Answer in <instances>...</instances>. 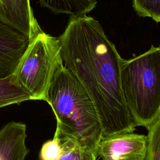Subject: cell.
I'll return each mask as SVG.
<instances>
[{
  "mask_svg": "<svg viewBox=\"0 0 160 160\" xmlns=\"http://www.w3.org/2000/svg\"><path fill=\"white\" fill-rule=\"evenodd\" d=\"M121 88L128 108L137 126L146 128L160 114V46L122 59Z\"/></svg>",
  "mask_w": 160,
  "mask_h": 160,
  "instance_id": "3957f363",
  "label": "cell"
},
{
  "mask_svg": "<svg viewBox=\"0 0 160 160\" xmlns=\"http://www.w3.org/2000/svg\"><path fill=\"white\" fill-rule=\"evenodd\" d=\"M0 19L29 38L41 29L30 0H0Z\"/></svg>",
  "mask_w": 160,
  "mask_h": 160,
  "instance_id": "52a82bcc",
  "label": "cell"
},
{
  "mask_svg": "<svg viewBox=\"0 0 160 160\" xmlns=\"http://www.w3.org/2000/svg\"><path fill=\"white\" fill-rule=\"evenodd\" d=\"M132 7L139 16L160 22V0H132Z\"/></svg>",
  "mask_w": 160,
  "mask_h": 160,
  "instance_id": "4fadbf2b",
  "label": "cell"
},
{
  "mask_svg": "<svg viewBox=\"0 0 160 160\" xmlns=\"http://www.w3.org/2000/svg\"><path fill=\"white\" fill-rule=\"evenodd\" d=\"M62 62L58 37L47 34L41 28L29 38V44L12 74L30 94L31 100L46 101L53 75Z\"/></svg>",
  "mask_w": 160,
  "mask_h": 160,
  "instance_id": "277c9868",
  "label": "cell"
},
{
  "mask_svg": "<svg viewBox=\"0 0 160 160\" xmlns=\"http://www.w3.org/2000/svg\"><path fill=\"white\" fill-rule=\"evenodd\" d=\"M29 42V37L0 19V79L14 73Z\"/></svg>",
  "mask_w": 160,
  "mask_h": 160,
  "instance_id": "8992f818",
  "label": "cell"
},
{
  "mask_svg": "<svg viewBox=\"0 0 160 160\" xmlns=\"http://www.w3.org/2000/svg\"><path fill=\"white\" fill-rule=\"evenodd\" d=\"M46 102L56 119L55 132L75 140L98 156L102 129L95 106L79 81L62 62L53 75Z\"/></svg>",
  "mask_w": 160,
  "mask_h": 160,
  "instance_id": "7a4b0ae2",
  "label": "cell"
},
{
  "mask_svg": "<svg viewBox=\"0 0 160 160\" xmlns=\"http://www.w3.org/2000/svg\"><path fill=\"white\" fill-rule=\"evenodd\" d=\"M62 148V154L58 160H96L97 154L75 140L54 133Z\"/></svg>",
  "mask_w": 160,
  "mask_h": 160,
  "instance_id": "8fae6325",
  "label": "cell"
},
{
  "mask_svg": "<svg viewBox=\"0 0 160 160\" xmlns=\"http://www.w3.org/2000/svg\"><path fill=\"white\" fill-rule=\"evenodd\" d=\"M147 146L145 135L124 132L102 137L98 146L101 160H144Z\"/></svg>",
  "mask_w": 160,
  "mask_h": 160,
  "instance_id": "5b68a950",
  "label": "cell"
},
{
  "mask_svg": "<svg viewBox=\"0 0 160 160\" xmlns=\"http://www.w3.org/2000/svg\"><path fill=\"white\" fill-rule=\"evenodd\" d=\"M62 154V148L59 139L54 135L51 140L46 141L40 151L41 160H58Z\"/></svg>",
  "mask_w": 160,
  "mask_h": 160,
  "instance_id": "5bb4252c",
  "label": "cell"
},
{
  "mask_svg": "<svg viewBox=\"0 0 160 160\" xmlns=\"http://www.w3.org/2000/svg\"><path fill=\"white\" fill-rule=\"evenodd\" d=\"M26 126L10 122L0 130V160H25L29 149L26 145Z\"/></svg>",
  "mask_w": 160,
  "mask_h": 160,
  "instance_id": "ba28073f",
  "label": "cell"
},
{
  "mask_svg": "<svg viewBox=\"0 0 160 160\" xmlns=\"http://www.w3.org/2000/svg\"><path fill=\"white\" fill-rule=\"evenodd\" d=\"M31 100L30 94L16 81L13 74L0 79V108Z\"/></svg>",
  "mask_w": 160,
  "mask_h": 160,
  "instance_id": "30bf717a",
  "label": "cell"
},
{
  "mask_svg": "<svg viewBox=\"0 0 160 160\" xmlns=\"http://www.w3.org/2000/svg\"><path fill=\"white\" fill-rule=\"evenodd\" d=\"M147 129L146 152L144 160H160V114Z\"/></svg>",
  "mask_w": 160,
  "mask_h": 160,
  "instance_id": "7c38bea8",
  "label": "cell"
},
{
  "mask_svg": "<svg viewBox=\"0 0 160 160\" xmlns=\"http://www.w3.org/2000/svg\"><path fill=\"white\" fill-rule=\"evenodd\" d=\"M58 39L63 65L93 101L102 137L134 132L138 126L126 104L121 84L123 59L99 21L87 14L70 16Z\"/></svg>",
  "mask_w": 160,
  "mask_h": 160,
  "instance_id": "6da1fadb",
  "label": "cell"
},
{
  "mask_svg": "<svg viewBox=\"0 0 160 160\" xmlns=\"http://www.w3.org/2000/svg\"><path fill=\"white\" fill-rule=\"evenodd\" d=\"M41 6L56 14H66L70 16L86 15L97 4L96 0H39Z\"/></svg>",
  "mask_w": 160,
  "mask_h": 160,
  "instance_id": "9c48e42d",
  "label": "cell"
}]
</instances>
